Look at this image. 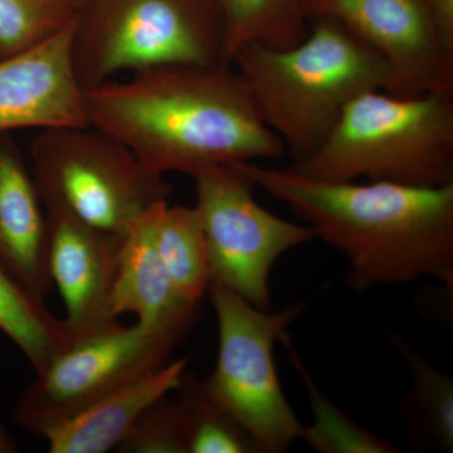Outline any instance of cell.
<instances>
[{
    "instance_id": "1",
    "label": "cell",
    "mask_w": 453,
    "mask_h": 453,
    "mask_svg": "<svg viewBox=\"0 0 453 453\" xmlns=\"http://www.w3.org/2000/svg\"><path fill=\"white\" fill-rule=\"evenodd\" d=\"M88 124L157 174L279 159L280 136L262 122L232 65H163L85 91Z\"/></svg>"
},
{
    "instance_id": "2",
    "label": "cell",
    "mask_w": 453,
    "mask_h": 453,
    "mask_svg": "<svg viewBox=\"0 0 453 453\" xmlns=\"http://www.w3.org/2000/svg\"><path fill=\"white\" fill-rule=\"evenodd\" d=\"M255 187L279 199L348 259L349 288L432 277L453 288V183L326 181L294 169L235 163Z\"/></svg>"
},
{
    "instance_id": "3",
    "label": "cell",
    "mask_w": 453,
    "mask_h": 453,
    "mask_svg": "<svg viewBox=\"0 0 453 453\" xmlns=\"http://www.w3.org/2000/svg\"><path fill=\"white\" fill-rule=\"evenodd\" d=\"M310 20L300 43L288 49L246 43L231 61L258 118L295 162L321 145L351 101L383 89L389 77L383 57L338 22Z\"/></svg>"
},
{
    "instance_id": "4",
    "label": "cell",
    "mask_w": 453,
    "mask_h": 453,
    "mask_svg": "<svg viewBox=\"0 0 453 453\" xmlns=\"http://www.w3.org/2000/svg\"><path fill=\"white\" fill-rule=\"evenodd\" d=\"M291 169L326 181L453 183V96L365 92L345 107L321 145Z\"/></svg>"
},
{
    "instance_id": "5",
    "label": "cell",
    "mask_w": 453,
    "mask_h": 453,
    "mask_svg": "<svg viewBox=\"0 0 453 453\" xmlns=\"http://www.w3.org/2000/svg\"><path fill=\"white\" fill-rule=\"evenodd\" d=\"M73 62L85 91L121 73L226 65L222 18L213 0H86Z\"/></svg>"
},
{
    "instance_id": "6",
    "label": "cell",
    "mask_w": 453,
    "mask_h": 453,
    "mask_svg": "<svg viewBox=\"0 0 453 453\" xmlns=\"http://www.w3.org/2000/svg\"><path fill=\"white\" fill-rule=\"evenodd\" d=\"M29 160L44 210L64 211L86 225L124 237L172 188L118 139L96 127L40 130Z\"/></svg>"
},
{
    "instance_id": "7",
    "label": "cell",
    "mask_w": 453,
    "mask_h": 453,
    "mask_svg": "<svg viewBox=\"0 0 453 453\" xmlns=\"http://www.w3.org/2000/svg\"><path fill=\"white\" fill-rule=\"evenodd\" d=\"M208 292L219 321V349L216 368L203 386L258 452L288 451L303 438L305 426L283 395L273 347L303 305L265 311L219 283L211 282Z\"/></svg>"
},
{
    "instance_id": "8",
    "label": "cell",
    "mask_w": 453,
    "mask_h": 453,
    "mask_svg": "<svg viewBox=\"0 0 453 453\" xmlns=\"http://www.w3.org/2000/svg\"><path fill=\"white\" fill-rule=\"evenodd\" d=\"M184 327L107 324L73 342L18 398L13 418L43 437L49 429L170 362Z\"/></svg>"
},
{
    "instance_id": "9",
    "label": "cell",
    "mask_w": 453,
    "mask_h": 453,
    "mask_svg": "<svg viewBox=\"0 0 453 453\" xmlns=\"http://www.w3.org/2000/svg\"><path fill=\"white\" fill-rule=\"evenodd\" d=\"M207 243L211 282L271 311L270 273L283 253L316 237L311 226L296 225L262 208L251 179L237 164L214 165L192 177Z\"/></svg>"
},
{
    "instance_id": "10",
    "label": "cell",
    "mask_w": 453,
    "mask_h": 453,
    "mask_svg": "<svg viewBox=\"0 0 453 453\" xmlns=\"http://www.w3.org/2000/svg\"><path fill=\"white\" fill-rule=\"evenodd\" d=\"M308 19L329 18L383 57V91L396 96H453V52L426 0H305Z\"/></svg>"
},
{
    "instance_id": "11",
    "label": "cell",
    "mask_w": 453,
    "mask_h": 453,
    "mask_svg": "<svg viewBox=\"0 0 453 453\" xmlns=\"http://www.w3.org/2000/svg\"><path fill=\"white\" fill-rule=\"evenodd\" d=\"M73 27L0 59V134L88 127L85 88L73 68Z\"/></svg>"
},
{
    "instance_id": "12",
    "label": "cell",
    "mask_w": 453,
    "mask_h": 453,
    "mask_svg": "<svg viewBox=\"0 0 453 453\" xmlns=\"http://www.w3.org/2000/svg\"><path fill=\"white\" fill-rule=\"evenodd\" d=\"M44 211L50 276L64 300V323L74 342L116 320L110 299L125 235L100 231L64 211Z\"/></svg>"
},
{
    "instance_id": "13",
    "label": "cell",
    "mask_w": 453,
    "mask_h": 453,
    "mask_svg": "<svg viewBox=\"0 0 453 453\" xmlns=\"http://www.w3.org/2000/svg\"><path fill=\"white\" fill-rule=\"evenodd\" d=\"M168 202L159 203L134 222L122 241L110 308L113 319L135 314L146 327H184L190 330L199 303L179 297L157 246L160 213Z\"/></svg>"
},
{
    "instance_id": "14",
    "label": "cell",
    "mask_w": 453,
    "mask_h": 453,
    "mask_svg": "<svg viewBox=\"0 0 453 453\" xmlns=\"http://www.w3.org/2000/svg\"><path fill=\"white\" fill-rule=\"evenodd\" d=\"M0 259L44 300L52 288L47 217L31 168L11 134H0Z\"/></svg>"
},
{
    "instance_id": "15",
    "label": "cell",
    "mask_w": 453,
    "mask_h": 453,
    "mask_svg": "<svg viewBox=\"0 0 453 453\" xmlns=\"http://www.w3.org/2000/svg\"><path fill=\"white\" fill-rule=\"evenodd\" d=\"M188 357L170 360L89 404L43 434L50 453H106L118 449L146 410L172 395L187 371Z\"/></svg>"
},
{
    "instance_id": "16",
    "label": "cell",
    "mask_w": 453,
    "mask_h": 453,
    "mask_svg": "<svg viewBox=\"0 0 453 453\" xmlns=\"http://www.w3.org/2000/svg\"><path fill=\"white\" fill-rule=\"evenodd\" d=\"M412 372V388L402 412L408 436L421 451L451 452L453 449V380L419 357L401 336L390 335Z\"/></svg>"
},
{
    "instance_id": "17",
    "label": "cell",
    "mask_w": 453,
    "mask_h": 453,
    "mask_svg": "<svg viewBox=\"0 0 453 453\" xmlns=\"http://www.w3.org/2000/svg\"><path fill=\"white\" fill-rule=\"evenodd\" d=\"M0 332L25 354L35 374L71 344L64 320H58L0 259Z\"/></svg>"
},
{
    "instance_id": "18",
    "label": "cell",
    "mask_w": 453,
    "mask_h": 453,
    "mask_svg": "<svg viewBox=\"0 0 453 453\" xmlns=\"http://www.w3.org/2000/svg\"><path fill=\"white\" fill-rule=\"evenodd\" d=\"M223 25V61L246 43L288 49L309 33L305 0H213Z\"/></svg>"
},
{
    "instance_id": "19",
    "label": "cell",
    "mask_w": 453,
    "mask_h": 453,
    "mask_svg": "<svg viewBox=\"0 0 453 453\" xmlns=\"http://www.w3.org/2000/svg\"><path fill=\"white\" fill-rule=\"evenodd\" d=\"M157 246L179 297L201 303L210 288L211 268L196 208L166 203L157 222Z\"/></svg>"
},
{
    "instance_id": "20",
    "label": "cell",
    "mask_w": 453,
    "mask_h": 453,
    "mask_svg": "<svg viewBox=\"0 0 453 453\" xmlns=\"http://www.w3.org/2000/svg\"><path fill=\"white\" fill-rule=\"evenodd\" d=\"M288 354L295 369L299 372L308 392L314 425L303 429V440L316 452L320 453H396L401 452L388 441L377 437L368 429L360 427L349 418L335 404L316 387L311 375L306 371L296 351L294 350L288 334L280 338Z\"/></svg>"
},
{
    "instance_id": "21",
    "label": "cell",
    "mask_w": 453,
    "mask_h": 453,
    "mask_svg": "<svg viewBox=\"0 0 453 453\" xmlns=\"http://www.w3.org/2000/svg\"><path fill=\"white\" fill-rule=\"evenodd\" d=\"M186 426L188 453L258 452L250 437L219 405L193 372L174 390Z\"/></svg>"
},
{
    "instance_id": "22",
    "label": "cell",
    "mask_w": 453,
    "mask_h": 453,
    "mask_svg": "<svg viewBox=\"0 0 453 453\" xmlns=\"http://www.w3.org/2000/svg\"><path fill=\"white\" fill-rule=\"evenodd\" d=\"M68 0H0V59L35 49L74 22Z\"/></svg>"
},
{
    "instance_id": "23",
    "label": "cell",
    "mask_w": 453,
    "mask_h": 453,
    "mask_svg": "<svg viewBox=\"0 0 453 453\" xmlns=\"http://www.w3.org/2000/svg\"><path fill=\"white\" fill-rule=\"evenodd\" d=\"M172 395L164 396L142 413L116 451L188 453L186 426L177 398Z\"/></svg>"
},
{
    "instance_id": "24",
    "label": "cell",
    "mask_w": 453,
    "mask_h": 453,
    "mask_svg": "<svg viewBox=\"0 0 453 453\" xmlns=\"http://www.w3.org/2000/svg\"><path fill=\"white\" fill-rule=\"evenodd\" d=\"M438 35L453 52V0H426Z\"/></svg>"
},
{
    "instance_id": "25",
    "label": "cell",
    "mask_w": 453,
    "mask_h": 453,
    "mask_svg": "<svg viewBox=\"0 0 453 453\" xmlns=\"http://www.w3.org/2000/svg\"><path fill=\"white\" fill-rule=\"evenodd\" d=\"M18 445L0 418V453H16Z\"/></svg>"
},
{
    "instance_id": "26",
    "label": "cell",
    "mask_w": 453,
    "mask_h": 453,
    "mask_svg": "<svg viewBox=\"0 0 453 453\" xmlns=\"http://www.w3.org/2000/svg\"><path fill=\"white\" fill-rule=\"evenodd\" d=\"M68 2H70L71 4L77 9V12H79L82 5L85 4L86 0H68Z\"/></svg>"
}]
</instances>
